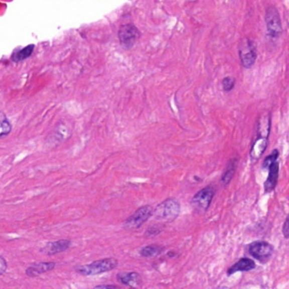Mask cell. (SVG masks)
<instances>
[{"instance_id": "cell-1", "label": "cell", "mask_w": 289, "mask_h": 289, "mask_svg": "<svg viewBox=\"0 0 289 289\" xmlns=\"http://www.w3.org/2000/svg\"><path fill=\"white\" fill-rule=\"evenodd\" d=\"M270 115H262L257 123L256 137L251 148V161H256L265 153L267 148L268 137L270 135Z\"/></svg>"}, {"instance_id": "cell-2", "label": "cell", "mask_w": 289, "mask_h": 289, "mask_svg": "<svg viewBox=\"0 0 289 289\" xmlns=\"http://www.w3.org/2000/svg\"><path fill=\"white\" fill-rule=\"evenodd\" d=\"M118 265V261L113 258L100 259L88 265L76 267V271L82 275H96L114 270Z\"/></svg>"}, {"instance_id": "cell-3", "label": "cell", "mask_w": 289, "mask_h": 289, "mask_svg": "<svg viewBox=\"0 0 289 289\" xmlns=\"http://www.w3.org/2000/svg\"><path fill=\"white\" fill-rule=\"evenodd\" d=\"M279 151L277 150H274L270 156H267L263 162V168L264 169H269V174L268 178L265 182V193H270L275 189L279 175V164L277 162L278 159Z\"/></svg>"}, {"instance_id": "cell-4", "label": "cell", "mask_w": 289, "mask_h": 289, "mask_svg": "<svg viewBox=\"0 0 289 289\" xmlns=\"http://www.w3.org/2000/svg\"><path fill=\"white\" fill-rule=\"evenodd\" d=\"M180 213V205L174 199H166L154 210L153 215L156 219L162 221H172Z\"/></svg>"}, {"instance_id": "cell-5", "label": "cell", "mask_w": 289, "mask_h": 289, "mask_svg": "<svg viewBox=\"0 0 289 289\" xmlns=\"http://www.w3.org/2000/svg\"><path fill=\"white\" fill-rule=\"evenodd\" d=\"M265 24L267 28L268 35L276 39L282 33L281 18L278 10L275 6H268L265 11Z\"/></svg>"}, {"instance_id": "cell-6", "label": "cell", "mask_w": 289, "mask_h": 289, "mask_svg": "<svg viewBox=\"0 0 289 289\" xmlns=\"http://www.w3.org/2000/svg\"><path fill=\"white\" fill-rule=\"evenodd\" d=\"M239 58L244 68H251L257 59L256 45L250 39H243L239 45Z\"/></svg>"}, {"instance_id": "cell-7", "label": "cell", "mask_w": 289, "mask_h": 289, "mask_svg": "<svg viewBox=\"0 0 289 289\" xmlns=\"http://www.w3.org/2000/svg\"><path fill=\"white\" fill-rule=\"evenodd\" d=\"M216 190L212 187H206L198 192L192 199L191 205L197 212L205 213L210 207Z\"/></svg>"}, {"instance_id": "cell-8", "label": "cell", "mask_w": 289, "mask_h": 289, "mask_svg": "<svg viewBox=\"0 0 289 289\" xmlns=\"http://www.w3.org/2000/svg\"><path fill=\"white\" fill-rule=\"evenodd\" d=\"M153 208L150 205L142 206L131 215L130 217L125 220L124 222V227L125 229L134 230L139 228L145 221L153 216Z\"/></svg>"}, {"instance_id": "cell-9", "label": "cell", "mask_w": 289, "mask_h": 289, "mask_svg": "<svg viewBox=\"0 0 289 289\" xmlns=\"http://www.w3.org/2000/svg\"><path fill=\"white\" fill-rule=\"evenodd\" d=\"M139 37V30L133 24L122 25L118 32V38L120 44L125 49L132 48Z\"/></svg>"}, {"instance_id": "cell-10", "label": "cell", "mask_w": 289, "mask_h": 289, "mask_svg": "<svg viewBox=\"0 0 289 289\" xmlns=\"http://www.w3.org/2000/svg\"><path fill=\"white\" fill-rule=\"evenodd\" d=\"M273 251L274 249L272 246L266 242H256L249 246V253L251 255L259 261L264 263L270 259Z\"/></svg>"}, {"instance_id": "cell-11", "label": "cell", "mask_w": 289, "mask_h": 289, "mask_svg": "<svg viewBox=\"0 0 289 289\" xmlns=\"http://www.w3.org/2000/svg\"><path fill=\"white\" fill-rule=\"evenodd\" d=\"M71 246V241L66 239H61L56 242H49L46 245L41 248L42 253L47 255H54L59 253H62L64 251L67 250Z\"/></svg>"}, {"instance_id": "cell-12", "label": "cell", "mask_w": 289, "mask_h": 289, "mask_svg": "<svg viewBox=\"0 0 289 289\" xmlns=\"http://www.w3.org/2000/svg\"><path fill=\"white\" fill-rule=\"evenodd\" d=\"M55 262H40L35 265H31L26 270V274L30 277L39 276L43 273H46L55 268Z\"/></svg>"}, {"instance_id": "cell-13", "label": "cell", "mask_w": 289, "mask_h": 289, "mask_svg": "<svg viewBox=\"0 0 289 289\" xmlns=\"http://www.w3.org/2000/svg\"><path fill=\"white\" fill-rule=\"evenodd\" d=\"M117 280L120 283L130 286L131 288L138 287L142 281L141 275L136 272L119 273L117 275Z\"/></svg>"}, {"instance_id": "cell-14", "label": "cell", "mask_w": 289, "mask_h": 289, "mask_svg": "<svg viewBox=\"0 0 289 289\" xmlns=\"http://www.w3.org/2000/svg\"><path fill=\"white\" fill-rule=\"evenodd\" d=\"M255 268V263L252 259L248 258H243L239 261L237 262L232 267L227 270V275H231L237 271H248Z\"/></svg>"}, {"instance_id": "cell-15", "label": "cell", "mask_w": 289, "mask_h": 289, "mask_svg": "<svg viewBox=\"0 0 289 289\" xmlns=\"http://www.w3.org/2000/svg\"><path fill=\"white\" fill-rule=\"evenodd\" d=\"M237 159L232 158L227 162V167L225 169L222 178L221 179V183L222 185L227 186L229 184L230 182L232 181L233 176H234L235 172L237 169Z\"/></svg>"}, {"instance_id": "cell-16", "label": "cell", "mask_w": 289, "mask_h": 289, "mask_svg": "<svg viewBox=\"0 0 289 289\" xmlns=\"http://www.w3.org/2000/svg\"><path fill=\"white\" fill-rule=\"evenodd\" d=\"M33 50H34V45H28V46L25 47L24 49H21L19 51L14 53V55H12V60L15 62H19L22 60H26L28 57H30L31 55L33 54Z\"/></svg>"}, {"instance_id": "cell-17", "label": "cell", "mask_w": 289, "mask_h": 289, "mask_svg": "<svg viewBox=\"0 0 289 289\" xmlns=\"http://www.w3.org/2000/svg\"><path fill=\"white\" fill-rule=\"evenodd\" d=\"M12 125H11L8 118L6 117V114L0 111V137L6 136L11 133Z\"/></svg>"}, {"instance_id": "cell-18", "label": "cell", "mask_w": 289, "mask_h": 289, "mask_svg": "<svg viewBox=\"0 0 289 289\" xmlns=\"http://www.w3.org/2000/svg\"><path fill=\"white\" fill-rule=\"evenodd\" d=\"M161 248L158 246H146L144 248H142L140 250V254L142 257H146V258H151V257L157 256L158 254H161Z\"/></svg>"}, {"instance_id": "cell-19", "label": "cell", "mask_w": 289, "mask_h": 289, "mask_svg": "<svg viewBox=\"0 0 289 289\" xmlns=\"http://www.w3.org/2000/svg\"><path fill=\"white\" fill-rule=\"evenodd\" d=\"M235 86V79L232 77H225L222 80V87L226 92H230L233 89Z\"/></svg>"}, {"instance_id": "cell-20", "label": "cell", "mask_w": 289, "mask_h": 289, "mask_svg": "<svg viewBox=\"0 0 289 289\" xmlns=\"http://www.w3.org/2000/svg\"><path fill=\"white\" fill-rule=\"evenodd\" d=\"M8 268V264L4 257L0 256V275L6 272Z\"/></svg>"}, {"instance_id": "cell-21", "label": "cell", "mask_w": 289, "mask_h": 289, "mask_svg": "<svg viewBox=\"0 0 289 289\" xmlns=\"http://www.w3.org/2000/svg\"><path fill=\"white\" fill-rule=\"evenodd\" d=\"M282 232H283L285 237L287 238L289 234L288 218H286V221L284 222L283 227H282Z\"/></svg>"}, {"instance_id": "cell-22", "label": "cell", "mask_w": 289, "mask_h": 289, "mask_svg": "<svg viewBox=\"0 0 289 289\" xmlns=\"http://www.w3.org/2000/svg\"><path fill=\"white\" fill-rule=\"evenodd\" d=\"M93 289H119V287L112 285H98L93 287Z\"/></svg>"}]
</instances>
